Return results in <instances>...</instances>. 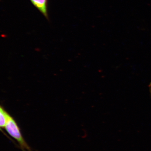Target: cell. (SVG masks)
I'll use <instances>...</instances> for the list:
<instances>
[{"label":"cell","instance_id":"cell-1","mask_svg":"<svg viewBox=\"0 0 151 151\" xmlns=\"http://www.w3.org/2000/svg\"><path fill=\"white\" fill-rule=\"evenodd\" d=\"M5 129L8 134L17 142L22 151H32L25 140L17 122L10 115L9 116Z\"/></svg>","mask_w":151,"mask_h":151},{"label":"cell","instance_id":"cell-2","mask_svg":"<svg viewBox=\"0 0 151 151\" xmlns=\"http://www.w3.org/2000/svg\"><path fill=\"white\" fill-rule=\"evenodd\" d=\"M33 6L40 12L48 20H49L48 13V0H29Z\"/></svg>","mask_w":151,"mask_h":151},{"label":"cell","instance_id":"cell-3","mask_svg":"<svg viewBox=\"0 0 151 151\" xmlns=\"http://www.w3.org/2000/svg\"><path fill=\"white\" fill-rule=\"evenodd\" d=\"M9 114L0 106V130L2 131V129L5 128L8 120Z\"/></svg>","mask_w":151,"mask_h":151},{"label":"cell","instance_id":"cell-4","mask_svg":"<svg viewBox=\"0 0 151 151\" xmlns=\"http://www.w3.org/2000/svg\"><path fill=\"white\" fill-rule=\"evenodd\" d=\"M150 91L151 92V84H150Z\"/></svg>","mask_w":151,"mask_h":151}]
</instances>
